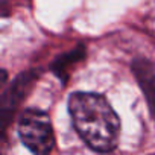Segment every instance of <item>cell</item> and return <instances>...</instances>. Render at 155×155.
I'll list each match as a JSON object with an SVG mask.
<instances>
[{
	"instance_id": "7a4b0ae2",
	"label": "cell",
	"mask_w": 155,
	"mask_h": 155,
	"mask_svg": "<svg viewBox=\"0 0 155 155\" xmlns=\"http://www.w3.org/2000/svg\"><path fill=\"white\" fill-rule=\"evenodd\" d=\"M17 132L21 143L32 153L44 155L53 149L55 134L52 122L50 117L41 110H25L18 119Z\"/></svg>"
},
{
	"instance_id": "6da1fadb",
	"label": "cell",
	"mask_w": 155,
	"mask_h": 155,
	"mask_svg": "<svg viewBox=\"0 0 155 155\" xmlns=\"http://www.w3.org/2000/svg\"><path fill=\"white\" fill-rule=\"evenodd\" d=\"M68 114L82 141L96 152H111L120 135V120L110 102L97 93L76 91L68 97Z\"/></svg>"
},
{
	"instance_id": "277c9868",
	"label": "cell",
	"mask_w": 155,
	"mask_h": 155,
	"mask_svg": "<svg viewBox=\"0 0 155 155\" xmlns=\"http://www.w3.org/2000/svg\"><path fill=\"white\" fill-rule=\"evenodd\" d=\"M84 47H78L76 50H71V52H68L67 55H62V56H59L55 62H53V71L58 74V76H64V71L67 70V67H70L71 64H74V62H78L79 59H82L84 58Z\"/></svg>"
},
{
	"instance_id": "5b68a950",
	"label": "cell",
	"mask_w": 155,
	"mask_h": 155,
	"mask_svg": "<svg viewBox=\"0 0 155 155\" xmlns=\"http://www.w3.org/2000/svg\"><path fill=\"white\" fill-rule=\"evenodd\" d=\"M141 84L144 87V93H146V99H147V104H149V108H150V113L155 119V74L146 78L143 79L141 78Z\"/></svg>"
},
{
	"instance_id": "3957f363",
	"label": "cell",
	"mask_w": 155,
	"mask_h": 155,
	"mask_svg": "<svg viewBox=\"0 0 155 155\" xmlns=\"http://www.w3.org/2000/svg\"><path fill=\"white\" fill-rule=\"evenodd\" d=\"M37 78L35 71H28L20 74L17 79L12 82L11 88L3 93L2 97V120H3V131L6 129V123L11 117V113L14 111V108L17 107V104L26 96V93L29 91L31 85L34 84Z\"/></svg>"
}]
</instances>
